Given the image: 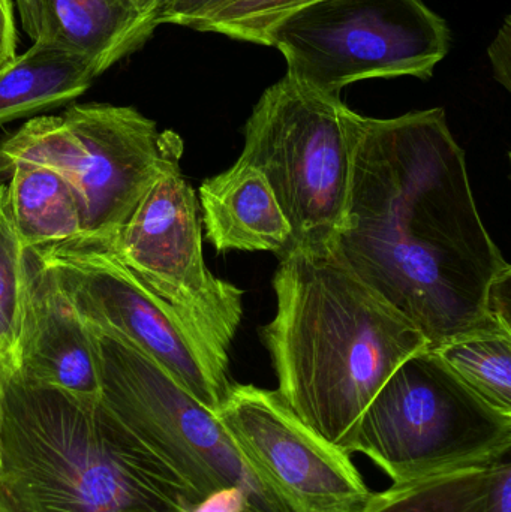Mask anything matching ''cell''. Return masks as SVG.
I'll list each match as a JSON object with an SVG mask.
<instances>
[{"label":"cell","instance_id":"obj_1","mask_svg":"<svg viewBox=\"0 0 511 512\" xmlns=\"http://www.w3.org/2000/svg\"><path fill=\"white\" fill-rule=\"evenodd\" d=\"M333 249L429 349L511 331L494 313L511 267L483 224L443 108L359 116L347 222Z\"/></svg>","mask_w":511,"mask_h":512},{"label":"cell","instance_id":"obj_2","mask_svg":"<svg viewBox=\"0 0 511 512\" xmlns=\"http://www.w3.org/2000/svg\"><path fill=\"white\" fill-rule=\"evenodd\" d=\"M276 315L261 328L278 396L333 447L353 454L363 412L392 373L429 349L425 334L335 249L279 256Z\"/></svg>","mask_w":511,"mask_h":512},{"label":"cell","instance_id":"obj_3","mask_svg":"<svg viewBox=\"0 0 511 512\" xmlns=\"http://www.w3.org/2000/svg\"><path fill=\"white\" fill-rule=\"evenodd\" d=\"M0 487L18 512H201L207 502L102 402L2 382Z\"/></svg>","mask_w":511,"mask_h":512},{"label":"cell","instance_id":"obj_4","mask_svg":"<svg viewBox=\"0 0 511 512\" xmlns=\"http://www.w3.org/2000/svg\"><path fill=\"white\" fill-rule=\"evenodd\" d=\"M359 116L341 98L288 75L255 104L239 159L269 182L290 224L287 252L332 249L341 236Z\"/></svg>","mask_w":511,"mask_h":512},{"label":"cell","instance_id":"obj_5","mask_svg":"<svg viewBox=\"0 0 511 512\" xmlns=\"http://www.w3.org/2000/svg\"><path fill=\"white\" fill-rule=\"evenodd\" d=\"M92 330L101 402L155 448L204 502L225 498L231 501L230 512H296L252 465L216 412L122 337Z\"/></svg>","mask_w":511,"mask_h":512},{"label":"cell","instance_id":"obj_6","mask_svg":"<svg viewBox=\"0 0 511 512\" xmlns=\"http://www.w3.org/2000/svg\"><path fill=\"white\" fill-rule=\"evenodd\" d=\"M511 414L468 387L431 349L405 360L360 418L353 453L393 484L483 468L509 456Z\"/></svg>","mask_w":511,"mask_h":512},{"label":"cell","instance_id":"obj_7","mask_svg":"<svg viewBox=\"0 0 511 512\" xmlns=\"http://www.w3.org/2000/svg\"><path fill=\"white\" fill-rule=\"evenodd\" d=\"M176 132L159 131L132 107L74 104L62 116H38L0 141V177L29 162L65 177L80 197L89 236H114L174 153Z\"/></svg>","mask_w":511,"mask_h":512},{"label":"cell","instance_id":"obj_8","mask_svg":"<svg viewBox=\"0 0 511 512\" xmlns=\"http://www.w3.org/2000/svg\"><path fill=\"white\" fill-rule=\"evenodd\" d=\"M449 26L423 0H320L267 33L288 77L341 98L371 78L429 80L450 50Z\"/></svg>","mask_w":511,"mask_h":512},{"label":"cell","instance_id":"obj_9","mask_svg":"<svg viewBox=\"0 0 511 512\" xmlns=\"http://www.w3.org/2000/svg\"><path fill=\"white\" fill-rule=\"evenodd\" d=\"M30 252L53 271L93 328L140 349L218 414L233 384L228 378V351L144 285L114 254L108 237L84 234Z\"/></svg>","mask_w":511,"mask_h":512},{"label":"cell","instance_id":"obj_10","mask_svg":"<svg viewBox=\"0 0 511 512\" xmlns=\"http://www.w3.org/2000/svg\"><path fill=\"white\" fill-rule=\"evenodd\" d=\"M165 161L128 221L108 237L114 254L155 294L228 351L243 315V291L213 276L203 256L200 203L180 170Z\"/></svg>","mask_w":511,"mask_h":512},{"label":"cell","instance_id":"obj_11","mask_svg":"<svg viewBox=\"0 0 511 512\" xmlns=\"http://www.w3.org/2000/svg\"><path fill=\"white\" fill-rule=\"evenodd\" d=\"M218 415L294 511L360 512L371 499L350 456L303 424L276 391L231 384Z\"/></svg>","mask_w":511,"mask_h":512},{"label":"cell","instance_id":"obj_12","mask_svg":"<svg viewBox=\"0 0 511 512\" xmlns=\"http://www.w3.org/2000/svg\"><path fill=\"white\" fill-rule=\"evenodd\" d=\"M27 259L29 292L15 376L83 402H101V370L92 327L53 271L30 251Z\"/></svg>","mask_w":511,"mask_h":512},{"label":"cell","instance_id":"obj_13","mask_svg":"<svg viewBox=\"0 0 511 512\" xmlns=\"http://www.w3.org/2000/svg\"><path fill=\"white\" fill-rule=\"evenodd\" d=\"M201 224L218 254L273 252L290 248L291 228L257 168L237 159L233 167L203 182L198 191Z\"/></svg>","mask_w":511,"mask_h":512},{"label":"cell","instance_id":"obj_14","mask_svg":"<svg viewBox=\"0 0 511 512\" xmlns=\"http://www.w3.org/2000/svg\"><path fill=\"white\" fill-rule=\"evenodd\" d=\"M35 6V41L69 48L98 75L140 48L158 27L132 0H35Z\"/></svg>","mask_w":511,"mask_h":512},{"label":"cell","instance_id":"obj_15","mask_svg":"<svg viewBox=\"0 0 511 512\" xmlns=\"http://www.w3.org/2000/svg\"><path fill=\"white\" fill-rule=\"evenodd\" d=\"M99 77L89 60L39 39L0 68V125L80 98Z\"/></svg>","mask_w":511,"mask_h":512},{"label":"cell","instance_id":"obj_16","mask_svg":"<svg viewBox=\"0 0 511 512\" xmlns=\"http://www.w3.org/2000/svg\"><path fill=\"white\" fill-rule=\"evenodd\" d=\"M9 215L26 251L60 245L87 233L83 204L56 171L20 162L5 171Z\"/></svg>","mask_w":511,"mask_h":512},{"label":"cell","instance_id":"obj_17","mask_svg":"<svg viewBox=\"0 0 511 512\" xmlns=\"http://www.w3.org/2000/svg\"><path fill=\"white\" fill-rule=\"evenodd\" d=\"M489 466L393 484L372 493L360 512H486Z\"/></svg>","mask_w":511,"mask_h":512},{"label":"cell","instance_id":"obj_18","mask_svg":"<svg viewBox=\"0 0 511 512\" xmlns=\"http://www.w3.org/2000/svg\"><path fill=\"white\" fill-rule=\"evenodd\" d=\"M431 351L486 402L511 414V331L471 334Z\"/></svg>","mask_w":511,"mask_h":512},{"label":"cell","instance_id":"obj_19","mask_svg":"<svg viewBox=\"0 0 511 512\" xmlns=\"http://www.w3.org/2000/svg\"><path fill=\"white\" fill-rule=\"evenodd\" d=\"M29 292V259L9 215L0 183V384L18 370L21 328Z\"/></svg>","mask_w":511,"mask_h":512},{"label":"cell","instance_id":"obj_20","mask_svg":"<svg viewBox=\"0 0 511 512\" xmlns=\"http://www.w3.org/2000/svg\"><path fill=\"white\" fill-rule=\"evenodd\" d=\"M315 2L320 0H225L195 30L264 45L279 21Z\"/></svg>","mask_w":511,"mask_h":512},{"label":"cell","instance_id":"obj_21","mask_svg":"<svg viewBox=\"0 0 511 512\" xmlns=\"http://www.w3.org/2000/svg\"><path fill=\"white\" fill-rule=\"evenodd\" d=\"M225 0H173L161 15V24L197 29L198 24L212 14Z\"/></svg>","mask_w":511,"mask_h":512},{"label":"cell","instance_id":"obj_22","mask_svg":"<svg viewBox=\"0 0 511 512\" xmlns=\"http://www.w3.org/2000/svg\"><path fill=\"white\" fill-rule=\"evenodd\" d=\"M486 512H511V463L509 456L489 465Z\"/></svg>","mask_w":511,"mask_h":512},{"label":"cell","instance_id":"obj_23","mask_svg":"<svg viewBox=\"0 0 511 512\" xmlns=\"http://www.w3.org/2000/svg\"><path fill=\"white\" fill-rule=\"evenodd\" d=\"M510 17H506V23L498 32L497 38L488 48V56L491 59L492 69L498 83L510 90V57H511V32Z\"/></svg>","mask_w":511,"mask_h":512},{"label":"cell","instance_id":"obj_24","mask_svg":"<svg viewBox=\"0 0 511 512\" xmlns=\"http://www.w3.org/2000/svg\"><path fill=\"white\" fill-rule=\"evenodd\" d=\"M17 56V29H15L12 0H0V68Z\"/></svg>","mask_w":511,"mask_h":512},{"label":"cell","instance_id":"obj_25","mask_svg":"<svg viewBox=\"0 0 511 512\" xmlns=\"http://www.w3.org/2000/svg\"><path fill=\"white\" fill-rule=\"evenodd\" d=\"M15 5H17L18 14H20L23 29L26 30L32 41H35L36 35H38L35 0H15Z\"/></svg>","mask_w":511,"mask_h":512},{"label":"cell","instance_id":"obj_26","mask_svg":"<svg viewBox=\"0 0 511 512\" xmlns=\"http://www.w3.org/2000/svg\"><path fill=\"white\" fill-rule=\"evenodd\" d=\"M132 2H134L135 6H137L144 15H147L150 20L155 21L158 26H161V23H159L161 15L164 14L165 9L170 6L173 0H132Z\"/></svg>","mask_w":511,"mask_h":512},{"label":"cell","instance_id":"obj_27","mask_svg":"<svg viewBox=\"0 0 511 512\" xmlns=\"http://www.w3.org/2000/svg\"><path fill=\"white\" fill-rule=\"evenodd\" d=\"M0 512H18L0 487Z\"/></svg>","mask_w":511,"mask_h":512},{"label":"cell","instance_id":"obj_28","mask_svg":"<svg viewBox=\"0 0 511 512\" xmlns=\"http://www.w3.org/2000/svg\"><path fill=\"white\" fill-rule=\"evenodd\" d=\"M2 393H3V388H2V384H0V415H2Z\"/></svg>","mask_w":511,"mask_h":512}]
</instances>
